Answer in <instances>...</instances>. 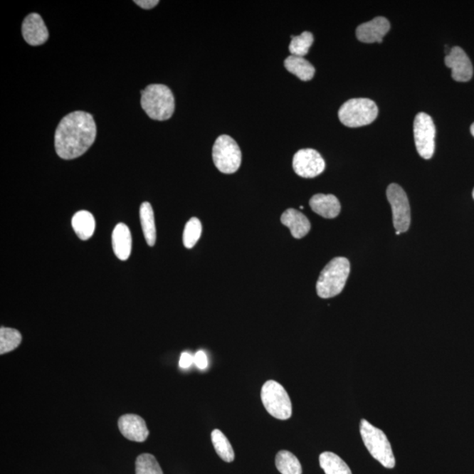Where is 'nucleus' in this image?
I'll return each instance as SVG.
<instances>
[{"mask_svg":"<svg viewBox=\"0 0 474 474\" xmlns=\"http://www.w3.org/2000/svg\"><path fill=\"white\" fill-rule=\"evenodd\" d=\"M387 199L392 208L393 223L396 231L404 233L409 231L411 214L407 194L397 184H391L386 190Z\"/></svg>","mask_w":474,"mask_h":474,"instance_id":"obj_9","label":"nucleus"},{"mask_svg":"<svg viewBox=\"0 0 474 474\" xmlns=\"http://www.w3.org/2000/svg\"><path fill=\"white\" fill-rule=\"evenodd\" d=\"M471 134L473 135L474 137V123H473V125L471 126Z\"/></svg>","mask_w":474,"mask_h":474,"instance_id":"obj_31","label":"nucleus"},{"mask_svg":"<svg viewBox=\"0 0 474 474\" xmlns=\"http://www.w3.org/2000/svg\"><path fill=\"white\" fill-rule=\"evenodd\" d=\"M135 474H164L156 458L152 454H141L135 462Z\"/></svg>","mask_w":474,"mask_h":474,"instance_id":"obj_27","label":"nucleus"},{"mask_svg":"<svg viewBox=\"0 0 474 474\" xmlns=\"http://www.w3.org/2000/svg\"><path fill=\"white\" fill-rule=\"evenodd\" d=\"M446 65L451 69V77L457 82H468L473 75L471 60L460 47H453L445 58Z\"/></svg>","mask_w":474,"mask_h":474,"instance_id":"obj_11","label":"nucleus"},{"mask_svg":"<svg viewBox=\"0 0 474 474\" xmlns=\"http://www.w3.org/2000/svg\"><path fill=\"white\" fill-rule=\"evenodd\" d=\"M261 400L267 412L280 420H288L292 416L291 399L280 383L268 381L263 384Z\"/></svg>","mask_w":474,"mask_h":474,"instance_id":"obj_6","label":"nucleus"},{"mask_svg":"<svg viewBox=\"0 0 474 474\" xmlns=\"http://www.w3.org/2000/svg\"><path fill=\"white\" fill-rule=\"evenodd\" d=\"M401 232L396 231V235H400Z\"/></svg>","mask_w":474,"mask_h":474,"instance_id":"obj_32","label":"nucleus"},{"mask_svg":"<svg viewBox=\"0 0 474 474\" xmlns=\"http://www.w3.org/2000/svg\"><path fill=\"white\" fill-rule=\"evenodd\" d=\"M360 434L372 457L381 463L384 468H394L395 458L386 434L364 419L360 423Z\"/></svg>","mask_w":474,"mask_h":474,"instance_id":"obj_4","label":"nucleus"},{"mask_svg":"<svg viewBox=\"0 0 474 474\" xmlns=\"http://www.w3.org/2000/svg\"><path fill=\"white\" fill-rule=\"evenodd\" d=\"M97 127L92 115L76 111L65 116L55 133V148L65 160L84 155L95 142Z\"/></svg>","mask_w":474,"mask_h":474,"instance_id":"obj_1","label":"nucleus"},{"mask_svg":"<svg viewBox=\"0 0 474 474\" xmlns=\"http://www.w3.org/2000/svg\"><path fill=\"white\" fill-rule=\"evenodd\" d=\"M112 246L116 257L120 260L129 259L132 251V236L129 227L126 224L119 223L112 231Z\"/></svg>","mask_w":474,"mask_h":474,"instance_id":"obj_17","label":"nucleus"},{"mask_svg":"<svg viewBox=\"0 0 474 474\" xmlns=\"http://www.w3.org/2000/svg\"><path fill=\"white\" fill-rule=\"evenodd\" d=\"M194 363V356H191L190 353L183 352L180 356L179 367L182 369L189 368Z\"/></svg>","mask_w":474,"mask_h":474,"instance_id":"obj_29","label":"nucleus"},{"mask_svg":"<svg viewBox=\"0 0 474 474\" xmlns=\"http://www.w3.org/2000/svg\"><path fill=\"white\" fill-rule=\"evenodd\" d=\"M280 221L282 224L289 228L292 236L296 239L303 238L310 231V221L298 210L293 209L285 210L281 216Z\"/></svg>","mask_w":474,"mask_h":474,"instance_id":"obj_16","label":"nucleus"},{"mask_svg":"<svg viewBox=\"0 0 474 474\" xmlns=\"http://www.w3.org/2000/svg\"><path fill=\"white\" fill-rule=\"evenodd\" d=\"M319 461L325 474H352L348 465L337 454L330 451L320 455Z\"/></svg>","mask_w":474,"mask_h":474,"instance_id":"obj_21","label":"nucleus"},{"mask_svg":"<svg viewBox=\"0 0 474 474\" xmlns=\"http://www.w3.org/2000/svg\"><path fill=\"white\" fill-rule=\"evenodd\" d=\"M202 233V225L198 218H191L187 221L183 234V243L187 249L195 246Z\"/></svg>","mask_w":474,"mask_h":474,"instance_id":"obj_26","label":"nucleus"},{"mask_svg":"<svg viewBox=\"0 0 474 474\" xmlns=\"http://www.w3.org/2000/svg\"><path fill=\"white\" fill-rule=\"evenodd\" d=\"M314 40L313 33L308 31H305L298 36H292L289 51L292 53V56L304 58L310 51L312 44L314 43Z\"/></svg>","mask_w":474,"mask_h":474,"instance_id":"obj_25","label":"nucleus"},{"mask_svg":"<svg viewBox=\"0 0 474 474\" xmlns=\"http://www.w3.org/2000/svg\"><path fill=\"white\" fill-rule=\"evenodd\" d=\"M473 199H474V189H473Z\"/></svg>","mask_w":474,"mask_h":474,"instance_id":"obj_33","label":"nucleus"},{"mask_svg":"<svg viewBox=\"0 0 474 474\" xmlns=\"http://www.w3.org/2000/svg\"><path fill=\"white\" fill-rule=\"evenodd\" d=\"M194 364L201 370H205L209 367L208 357L204 352L199 351L194 355Z\"/></svg>","mask_w":474,"mask_h":474,"instance_id":"obj_28","label":"nucleus"},{"mask_svg":"<svg viewBox=\"0 0 474 474\" xmlns=\"http://www.w3.org/2000/svg\"><path fill=\"white\" fill-rule=\"evenodd\" d=\"M285 67L289 73L295 75L302 81H310L315 76V67L302 56H288L285 60Z\"/></svg>","mask_w":474,"mask_h":474,"instance_id":"obj_19","label":"nucleus"},{"mask_svg":"<svg viewBox=\"0 0 474 474\" xmlns=\"http://www.w3.org/2000/svg\"><path fill=\"white\" fill-rule=\"evenodd\" d=\"M390 22L384 17H376L371 21L357 26V38L364 43H381L390 30Z\"/></svg>","mask_w":474,"mask_h":474,"instance_id":"obj_12","label":"nucleus"},{"mask_svg":"<svg viewBox=\"0 0 474 474\" xmlns=\"http://www.w3.org/2000/svg\"><path fill=\"white\" fill-rule=\"evenodd\" d=\"M276 468L281 474H302V465L288 451H280L276 456Z\"/></svg>","mask_w":474,"mask_h":474,"instance_id":"obj_22","label":"nucleus"},{"mask_svg":"<svg viewBox=\"0 0 474 474\" xmlns=\"http://www.w3.org/2000/svg\"><path fill=\"white\" fill-rule=\"evenodd\" d=\"M310 205L315 213L326 219L336 218L341 211L339 201L332 194H315L310 199Z\"/></svg>","mask_w":474,"mask_h":474,"instance_id":"obj_15","label":"nucleus"},{"mask_svg":"<svg viewBox=\"0 0 474 474\" xmlns=\"http://www.w3.org/2000/svg\"><path fill=\"white\" fill-rule=\"evenodd\" d=\"M378 114L379 108L374 101L359 98L346 101L338 112V117L346 127H359L374 122Z\"/></svg>","mask_w":474,"mask_h":474,"instance_id":"obj_5","label":"nucleus"},{"mask_svg":"<svg viewBox=\"0 0 474 474\" xmlns=\"http://www.w3.org/2000/svg\"><path fill=\"white\" fill-rule=\"evenodd\" d=\"M293 168L302 178L313 179L325 170V161L315 149H300L293 157Z\"/></svg>","mask_w":474,"mask_h":474,"instance_id":"obj_10","label":"nucleus"},{"mask_svg":"<svg viewBox=\"0 0 474 474\" xmlns=\"http://www.w3.org/2000/svg\"><path fill=\"white\" fill-rule=\"evenodd\" d=\"M414 137L419 155L424 159H431L435 152L436 127L430 115L419 112L416 116Z\"/></svg>","mask_w":474,"mask_h":474,"instance_id":"obj_8","label":"nucleus"},{"mask_svg":"<svg viewBox=\"0 0 474 474\" xmlns=\"http://www.w3.org/2000/svg\"><path fill=\"white\" fill-rule=\"evenodd\" d=\"M135 3L137 6H141L142 9L149 10L157 6L159 4V1H157V0H142V1L141 0H138V1H135Z\"/></svg>","mask_w":474,"mask_h":474,"instance_id":"obj_30","label":"nucleus"},{"mask_svg":"<svg viewBox=\"0 0 474 474\" xmlns=\"http://www.w3.org/2000/svg\"><path fill=\"white\" fill-rule=\"evenodd\" d=\"M22 340L21 334L17 330L11 328L0 329V354L13 352L19 347Z\"/></svg>","mask_w":474,"mask_h":474,"instance_id":"obj_24","label":"nucleus"},{"mask_svg":"<svg viewBox=\"0 0 474 474\" xmlns=\"http://www.w3.org/2000/svg\"><path fill=\"white\" fill-rule=\"evenodd\" d=\"M22 36L29 45L40 46L48 39V31L43 18L38 14H29L22 24Z\"/></svg>","mask_w":474,"mask_h":474,"instance_id":"obj_13","label":"nucleus"},{"mask_svg":"<svg viewBox=\"0 0 474 474\" xmlns=\"http://www.w3.org/2000/svg\"><path fill=\"white\" fill-rule=\"evenodd\" d=\"M141 93L142 107L150 119L163 122L172 117L175 110V99L168 86L150 85Z\"/></svg>","mask_w":474,"mask_h":474,"instance_id":"obj_2","label":"nucleus"},{"mask_svg":"<svg viewBox=\"0 0 474 474\" xmlns=\"http://www.w3.org/2000/svg\"><path fill=\"white\" fill-rule=\"evenodd\" d=\"M140 221L146 242L149 246L153 247L156 243L157 231L154 211L149 202H144L141 205Z\"/></svg>","mask_w":474,"mask_h":474,"instance_id":"obj_20","label":"nucleus"},{"mask_svg":"<svg viewBox=\"0 0 474 474\" xmlns=\"http://www.w3.org/2000/svg\"><path fill=\"white\" fill-rule=\"evenodd\" d=\"M120 433L127 439L135 442H144L149 436V430L145 421L137 415L122 416L118 421Z\"/></svg>","mask_w":474,"mask_h":474,"instance_id":"obj_14","label":"nucleus"},{"mask_svg":"<svg viewBox=\"0 0 474 474\" xmlns=\"http://www.w3.org/2000/svg\"><path fill=\"white\" fill-rule=\"evenodd\" d=\"M71 225L75 233L83 241L91 238L96 228L95 219L93 214L85 210L79 211L74 214Z\"/></svg>","mask_w":474,"mask_h":474,"instance_id":"obj_18","label":"nucleus"},{"mask_svg":"<svg viewBox=\"0 0 474 474\" xmlns=\"http://www.w3.org/2000/svg\"><path fill=\"white\" fill-rule=\"evenodd\" d=\"M213 160L221 172L232 174L240 168L242 152L234 139L228 135H221L213 147Z\"/></svg>","mask_w":474,"mask_h":474,"instance_id":"obj_7","label":"nucleus"},{"mask_svg":"<svg viewBox=\"0 0 474 474\" xmlns=\"http://www.w3.org/2000/svg\"><path fill=\"white\" fill-rule=\"evenodd\" d=\"M214 449L221 460L231 463L235 460V453L231 442L220 430H214L211 434Z\"/></svg>","mask_w":474,"mask_h":474,"instance_id":"obj_23","label":"nucleus"},{"mask_svg":"<svg viewBox=\"0 0 474 474\" xmlns=\"http://www.w3.org/2000/svg\"><path fill=\"white\" fill-rule=\"evenodd\" d=\"M351 265L347 258H335L320 274L316 291L322 299L332 298L344 290L349 275Z\"/></svg>","mask_w":474,"mask_h":474,"instance_id":"obj_3","label":"nucleus"}]
</instances>
